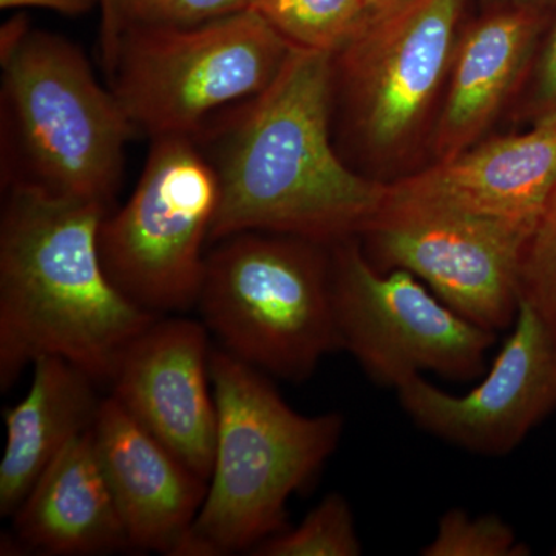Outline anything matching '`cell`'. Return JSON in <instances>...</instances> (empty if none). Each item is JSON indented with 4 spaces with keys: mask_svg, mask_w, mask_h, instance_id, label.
<instances>
[{
    "mask_svg": "<svg viewBox=\"0 0 556 556\" xmlns=\"http://www.w3.org/2000/svg\"><path fill=\"white\" fill-rule=\"evenodd\" d=\"M291 50L249 9L189 27H129L109 79L138 134L195 139L268 89Z\"/></svg>",
    "mask_w": 556,
    "mask_h": 556,
    "instance_id": "obj_6",
    "label": "cell"
},
{
    "mask_svg": "<svg viewBox=\"0 0 556 556\" xmlns=\"http://www.w3.org/2000/svg\"><path fill=\"white\" fill-rule=\"evenodd\" d=\"M401 407L420 430L482 456H506L556 412V338L519 302L511 332L490 371L463 396L424 376L396 388Z\"/></svg>",
    "mask_w": 556,
    "mask_h": 556,
    "instance_id": "obj_11",
    "label": "cell"
},
{
    "mask_svg": "<svg viewBox=\"0 0 556 556\" xmlns=\"http://www.w3.org/2000/svg\"><path fill=\"white\" fill-rule=\"evenodd\" d=\"M207 332L190 318H156L124 351L109 383L124 412L206 481L217 444Z\"/></svg>",
    "mask_w": 556,
    "mask_h": 556,
    "instance_id": "obj_13",
    "label": "cell"
},
{
    "mask_svg": "<svg viewBox=\"0 0 556 556\" xmlns=\"http://www.w3.org/2000/svg\"><path fill=\"white\" fill-rule=\"evenodd\" d=\"M27 396L5 412L7 442L0 460V515L13 517L25 497L73 439L97 422L104 399L97 380L60 356L33 364Z\"/></svg>",
    "mask_w": 556,
    "mask_h": 556,
    "instance_id": "obj_17",
    "label": "cell"
},
{
    "mask_svg": "<svg viewBox=\"0 0 556 556\" xmlns=\"http://www.w3.org/2000/svg\"><path fill=\"white\" fill-rule=\"evenodd\" d=\"M121 30L116 24L113 0H101V54L108 75L118 50Z\"/></svg>",
    "mask_w": 556,
    "mask_h": 556,
    "instance_id": "obj_25",
    "label": "cell"
},
{
    "mask_svg": "<svg viewBox=\"0 0 556 556\" xmlns=\"http://www.w3.org/2000/svg\"><path fill=\"white\" fill-rule=\"evenodd\" d=\"M495 3H506V5L526 7V9H533L544 11L547 13L552 7L556 5V0H495Z\"/></svg>",
    "mask_w": 556,
    "mask_h": 556,
    "instance_id": "obj_27",
    "label": "cell"
},
{
    "mask_svg": "<svg viewBox=\"0 0 556 556\" xmlns=\"http://www.w3.org/2000/svg\"><path fill=\"white\" fill-rule=\"evenodd\" d=\"M199 306L223 350L288 382L340 351L331 244L241 232L207 252Z\"/></svg>",
    "mask_w": 556,
    "mask_h": 556,
    "instance_id": "obj_5",
    "label": "cell"
},
{
    "mask_svg": "<svg viewBox=\"0 0 556 556\" xmlns=\"http://www.w3.org/2000/svg\"><path fill=\"white\" fill-rule=\"evenodd\" d=\"M426 556H526L529 547L496 515L470 517L452 508L438 522L433 540L420 551Z\"/></svg>",
    "mask_w": 556,
    "mask_h": 556,
    "instance_id": "obj_20",
    "label": "cell"
},
{
    "mask_svg": "<svg viewBox=\"0 0 556 556\" xmlns=\"http://www.w3.org/2000/svg\"><path fill=\"white\" fill-rule=\"evenodd\" d=\"M255 556H357L356 519L340 493H329L294 529H285L252 548Z\"/></svg>",
    "mask_w": 556,
    "mask_h": 556,
    "instance_id": "obj_19",
    "label": "cell"
},
{
    "mask_svg": "<svg viewBox=\"0 0 556 556\" xmlns=\"http://www.w3.org/2000/svg\"><path fill=\"white\" fill-rule=\"evenodd\" d=\"M98 5L101 9V0H0V7L3 10L31 7V9L56 11L65 16H83Z\"/></svg>",
    "mask_w": 556,
    "mask_h": 556,
    "instance_id": "obj_24",
    "label": "cell"
},
{
    "mask_svg": "<svg viewBox=\"0 0 556 556\" xmlns=\"http://www.w3.org/2000/svg\"><path fill=\"white\" fill-rule=\"evenodd\" d=\"M2 190L30 188L110 206L138 134L76 43L31 30L2 64Z\"/></svg>",
    "mask_w": 556,
    "mask_h": 556,
    "instance_id": "obj_3",
    "label": "cell"
},
{
    "mask_svg": "<svg viewBox=\"0 0 556 556\" xmlns=\"http://www.w3.org/2000/svg\"><path fill=\"white\" fill-rule=\"evenodd\" d=\"M555 182L556 115H551L533 121L522 134L478 141L453 159L387 185L380 206L481 219L529 241Z\"/></svg>",
    "mask_w": 556,
    "mask_h": 556,
    "instance_id": "obj_12",
    "label": "cell"
},
{
    "mask_svg": "<svg viewBox=\"0 0 556 556\" xmlns=\"http://www.w3.org/2000/svg\"><path fill=\"white\" fill-rule=\"evenodd\" d=\"M251 0H113L121 35L129 27H189L249 9Z\"/></svg>",
    "mask_w": 556,
    "mask_h": 556,
    "instance_id": "obj_22",
    "label": "cell"
},
{
    "mask_svg": "<svg viewBox=\"0 0 556 556\" xmlns=\"http://www.w3.org/2000/svg\"><path fill=\"white\" fill-rule=\"evenodd\" d=\"M361 237L375 268L407 270L471 324L496 334L515 324L525 237L481 219L387 206Z\"/></svg>",
    "mask_w": 556,
    "mask_h": 556,
    "instance_id": "obj_10",
    "label": "cell"
},
{
    "mask_svg": "<svg viewBox=\"0 0 556 556\" xmlns=\"http://www.w3.org/2000/svg\"><path fill=\"white\" fill-rule=\"evenodd\" d=\"M218 204L217 172L195 139H152L129 201L101 223L98 243L112 283L156 316L197 306Z\"/></svg>",
    "mask_w": 556,
    "mask_h": 556,
    "instance_id": "obj_7",
    "label": "cell"
},
{
    "mask_svg": "<svg viewBox=\"0 0 556 556\" xmlns=\"http://www.w3.org/2000/svg\"><path fill=\"white\" fill-rule=\"evenodd\" d=\"M217 444L193 532L207 556L252 551L285 527L289 497L317 477L339 447L345 417L289 407L265 372L212 350Z\"/></svg>",
    "mask_w": 556,
    "mask_h": 556,
    "instance_id": "obj_4",
    "label": "cell"
},
{
    "mask_svg": "<svg viewBox=\"0 0 556 556\" xmlns=\"http://www.w3.org/2000/svg\"><path fill=\"white\" fill-rule=\"evenodd\" d=\"M466 5L396 0L332 54L334 93L369 152L399 155L419 137L447 86Z\"/></svg>",
    "mask_w": 556,
    "mask_h": 556,
    "instance_id": "obj_9",
    "label": "cell"
},
{
    "mask_svg": "<svg viewBox=\"0 0 556 556\" xmlns=\"http://www.w3.org/2000/svg\"><path fill=\"white\" fill-rule=\"evenodd\" d=\"M521 302L527 303L556 338V182L521 263Z\"/></svg>",
    "mask_w": 556,
    "mask_h": 556,
    "instance_id": "obj_21",
    "label": "cell"
},
{
    "mask_svg": "<svg viewBox=\"0 0 556 556\" xmlns=\"http://www.w3.org/2000/svg\"><path fill=\"white\" fill-rule=\"evenodd\" d=\"M547 13L495 3L460 30L433 134L438 161L481 141L535 58Z\"/></svg>",
    "mask_w": 556,
    "mask_h": 556,
    "instance_id": "obj_15",
    "label": "cell"
},
{
    "mask_svg": "<svg viewBox=\"0 0 556 556\" xmlns=\"http://www.w3.org/2000/svg\"><path fill=\"white\" fill-rule=\"evenodd\" d=\"M332 54L292 47L277 78L219 115L195 141L217 172L211 243L268 232L334 244L356 239L387 185L361 177L331 142Z\"/></svg>",
    "mask_w": 556,
    "mask_h": 556,
    "instance_id": "obj_1",
    "label": "cell"
},
{
    "mask_svg": "<svg viewBox=\"0 0 556 556\" xmlns=\"http://www.w3.org/2000/svg\"><path fill=\"white\" fill-rule=\"evenodd\" d=\"M367 2L369 9L375 13V11L386 9V7L391 5V3L396 2V0H367Z\"/></svg>",
    "mask_w": 556,
    "mask_h": 556,
    "instance_id": "obj_28",
    "label": "cell"
},
{
    "mask_svg": "<svg viewBox=\"0 0 556 556\" xmlns=\"http://www.w3.org/2000/svg\"><path fill=\"white\" fill-rule=\"evenodd\" d=\"M11 518L16 551L53 556L131 551L91 430L62 450Z\"/></svg>",
    "mask_w": 556,
    "mask_h": 556,
    "instance_id": "obj_16",
    "label": "cell"
},
{
    "mask_svg": "<svg viewBox=\"0 0 556 556\" xmlns=\"http://www.w3.org/2000/svg\"><path fill=\"white\" fill-rule=\"evenodd\" d=\"M556 115V21L541 49L530 100V116L535 121Z\"/></svg>",
    "mask_w": 556,
    "mask_h": 556,
    "instance_id": "obj_23",
    "label": "cell"
},
{
    "mask_svg": "<svg viewBox=\"0 0 556 556\" xmlns=\"http://www.w3.org/2000/svg\"><path fill=\"white\" fill-rule=\"evenodd\" d=\"M91 431L131 551L207 556L193 525L208 481L131 419L112 396L102 401Z\"/></svg>",
    "mask_w": 556,
    "mask_h": 556,
    "instance_id": "obj_14",
    "label": "cell"
},
{
    "mask_svg": "<svg viewBox=\"0 0 556 556\" xmlns=\"http://www.w3.org/2000/svg\"><path fill=\"white\" fill-rule=\"evenodd\" d=\"M31 30L30 22L24 14H17L2 25V30H0V62L2 64L16 53Z\"/></svg>",
    "mask_w": 556,
    "mask_h": 556,
    "instance_id": "obj_26",
    "label": "cell"
},
{
    "mask_svg": "<svg viewBox=\"0 0 556 556\" xmlns=\"http://www.w3.org/2000/svg\"><path fill=\"white\" fill-rule=\"evenodd\" d=\"M0 212V388L40 356H60L110 383L156 314L110 280L100 254L104 204L3 189Z\"/></svg>",
    "mask_w": 556,
    "mask_h": 556,
    "instance_id": "obj_2",
    "label": "cell"
},
{
    "mask_svg": "<svg viewBox=\"0 0 556 556\" xmlns=\"http://www.w3.org/2000/svg\"><path fill=\"white\" fill-rule=\"evenodd\" d=\"M332 305L340 351L383 387L434 372L481 379L496 332L471 324L404 269L379 270L356 239L331 244Z\"/></svg>",
    "mask_w": 556,
    "mask_h": 556,
    "instance_id": "obj_8",
    "label": "cell"
},
{
    "mask_svg": "<svg viewBox=\"0 0 556 556\" xmlns=\"http://www.w3.org/2000/svg\"><path fill=\"white\" fill-rule=\"evenodd\" d=\"M255 11L294 49L338 53L369 20L367 0H251Z\"/></svg>",
    "mask_w": 556,
    "mask_h": 556,
    "instance_id": "obj_18",
    "label": "cell"
}]
</instances>
